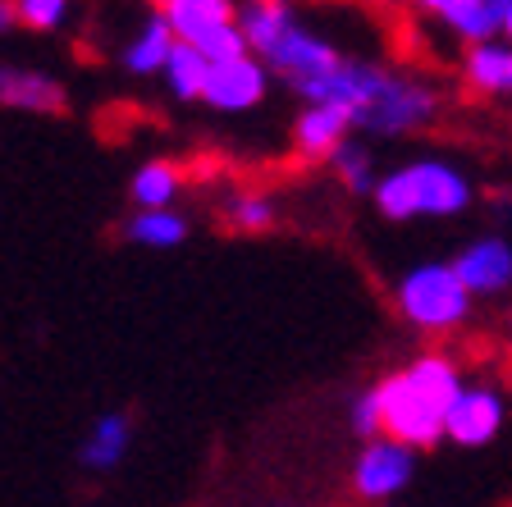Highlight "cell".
<instances>
[{"instance_id": "cell-4", "label": "cell", "mask_w": 512, "mask_h": 507, "mask_svg": "<svg viewBox=\"0 0 512 507\" xmlns=\"http://www.w3.org/2000/svg\"><path fill=\"white\" fill-rule=\"evenodd\" d=\"M156 10L165 14V23L183 46L202 51L211 64L252 55L243 28H238V5H229V0H165Z\"/></svg>"}, {"instance_id": "cell-1", "label": "cell", "mask_w": 512, "mask_h": 507, "mask_svg": "<svg viewBox=\"0 0 512 507\" xmlns=\"http://www.w3.org/2000/svg\"><path fill=\"white\" fill-rule=\"evenodd\" d=\"M375 211L384 220H458L476 201V183L467 179V169L453 165L444 156L407 160V165L380 174L375 183Z\"/></svg>"}, {"instance_id": "cell-16", "label": "cell", "mask_w": 512, "mask_h": 507, "mask_svg": "<svg viewBox=\"0 0 512 507\" xmlns=\"http://www.w3.org/2000/svg\"><path fill=\"white\" fill-rule=\"evenodd\" d=\"M174 46H179L174 28L165 23L160 10H151L147 19H142V28L133 32V42L124 46V69L128 74H165L174 60Z\"/></svg>"}, {"instance_id": "cell-3", "label": "cell", "mask_w": 512, "mask_h": 507, "mask_svg": "<svg viewBox=\"0 0 512 507\" xmlns=\"http://www.w3.org/2000/svg\"><path fill=\"white\" fill-rule=\"evenodd\" d=\"M398 316L416 329V334H453L471 320V302L476 297L462 288L453 261H421L403 270L394 284Z\"/></svg>"}, {"instance_id": "cell-6", "label": "cell", "mask_w": 512, "mask_h": 507, "mask_svg": "<svg viewBox=\"0 0 512 507\" xmlns=\"http://www.w3.org/2000/svg\"><path fill=\"white\" fill-rule=\"evenodd\" d=\"M348 60V55L339 51L334 42H325V37H316L311 28H302L298 19L284 28V37H279L275 46H270L266 55H261V64H266L275 78H284L288 87H302V83H316V78L334 74L339 64Z\"/></svg>"}, {"instance_id": "cell-20", "label": "cell", "mask_w": 512, "mask_h": 507, "mask_svg": "<svg viewBox=\"0 0 512 507\" xmlns=\"http://www.w3.org/2000/svg\"><path fill=\"white\" fill-rule=\"evenodd\" d=\"M165 83L179 101H202L206 96V83H211V60L202 51H192V46H174V60L165 69Z\"/></svg>"}, {"instance_id": "cell-5", "label": "cell", "mask_w": 512, "mask_h": 507, "mask_svg": "<svg viewBox=\"0 0 512 507\" xmlns=\"http://www.w3.org/2000/svg\"><path fill=\"white\" fill-rule=\"evenodd\" d=\"M375 398H380V416L389 439L407 444L412 453H426V448L444 444V407H435L407 370L384 375L375 384Z\"/></svg>"}, {"instance_id": "cell-8", "label": "cell", "mask_w": 512, "mask_h": 507, "mask_svg": "<svg viewBox=\"0 0 512 507\" xmlns=\"http://www.w3.org/2000/svg\"><path fill=\"white\" fill-rule=\"evenodd\" d=\"M416 476V453L389 434L362 444L357 462H352V489L366 498V503H384V498L403 494Z\"/></svg>"}, {"instance_id": "cell-27", "label": "cell", "mask_w": 512, "mask_h": 507, "mask_svg": "<svg viewBox=\"0 0 512 507\" xmlns=\"http://www.w3.org/2000/svg\"><path fill=\"white\" fill-rule=\"evenodd\" d=\"M508 329H512V307H508Z\"/></svg>"}, {"instance_id": "cell-9", "label": "cell", "mask_w": 512, "mask_h": 507, "mask_svg": "<svg viewBox=\"0 0 512 507\" xmlns=\"http://www.w3.org/2000/svg\"><path fill=\"white\" fill-rule=\"evenodd\" d=\"M462 288L471 297H503L512 293V243L503 233H480L453 256Z\"/></svg>"}, {"instance_id": "cell-22", "label": "cell", "mask_w": 512, "mask_h": 507, "mask_svg": "<svg viewBox=\"0 0 512 507\" xmlns=\"http://www.w3.org/2000/svg\"><path fill=\"white\" fill-rule=\"evenodd\" d=\"M229 220L243 233H270L279 224V211H275V201L261 197V192H243V197L229 206Z\"/></svg>"}, {"instance_id": "cell-12", "label": "cell", "mask_w": 512, "mask_h": 507, "mask_svg": "<svg viewBox=\"0 0 512 507\" xmlns=\"http://www.w3.org/2000/svg\"><path fill=\"white\" fill-rule=\"evenodd\" d=\"M0 106L32 110V115H60L69 106L64 87L42 69H19V64H0Z\"/></svg>"}, {"instance_id": "cell-25", "label": "cell", "mask_w": 512, "mask_h": 507, "mask_svg": "<svg viewBox=\"0 0 512 507\" xmlns=\"http://www.w3.org/2000/svg\"><path fill=\"white\" fill-rule=\"evenodd\" d=\"M19 28V0H0V32Z\"/></svg>"}, {"instance_id": "cell-7", "label": "cell", "mask_w": 512, "mask_h": 507, "mask_svg": "<svg viewBox=\"0 0 512 507\" xmlns=\"http://www.w3.org/2000/svg\"><path fill=\"white\" fill-rule=\"evenodd\" d=\"M508 425V398L485 380H467L444 416V439L458 448H490Z\"/></svg>"}, {"instance_id": "cell-14", "label": "cell", "mask_w": 512, "mask_h": 507, "mask_svg": "<svg viewBox=\"0 0 512 507\" xmlns=\"http://www.w3.org/2000/svg\"><path fill=\"white\" fill-rule=\"evenodd\" d=\"M128 448H133V421H128L124 412H106L92 421L83 448H78V462L101 476V471H115V466L124 462Z\"/></svg>"}, {"instance_id": "cell-18", "label": "cell", "mask_w": 512, "mask_h": 507, "mask_svg": "<svg viewBox=\"0 0 512 507\" xmlns=\"http://www.w3.org/2000/svg\"><path fill=\"white\" fill-rule=\"evenodd\" d=\"M179 165H170V160H147V165L133 174V201H138V211H170V201L179 197Z\"/></svg>"}, {"instance_id": "cell-26", "label": "cell", "mask_w": 512, "mask_h": 507, "mask_svg": "<svg viewBox=\"0 0 512 507\" xmlns=\"http://www.w3.org/2000/svg\"><path fill=\"white\" fill-rule=\"evenodd\" d=\"M503 42L512 46V0H503Z\"/></svg>"}, {"instance_id": "cell-28", "label": "cell", "mask_w": 512, "mask_h": 507, "mask_svg": "<svg viewBox=\"0 0 512 507\" xmlns=\"http://www.w3.org/2000/svg\"><path fill=\"white\" fill-rule=\"evenodd\" d=\"M508 96H512V92H508Z\"/></svg>"}, {"instance_id": "cell-13", "label": "cell", "mask_w": 512, "mask_h": 507, "mask_svg": "<svg viewBox=\"0 0 512 507\" xmlns=\"http://www.w3.org/2000/svg\"><path fill=\"white\" fill-rule=\"evenodd\" d=\"M352 138V115L339 106H302L293 124V142L307 160H330L343 142Z\"/></svg>"}, {"instance_id": "cell-15", "label": "cell", "mask_w": 512, "mask_h": 507, "mask_svg": "<svg viewBox=\"0 0 512 507\" xmlns=\"http://www.w3.org/2000/svg\"><path fill=\"white\" fill-rule=\"evenodd\" d=\"M462 83L480 96H508L512 92V46L503 42H480L462 51Z\"/></svg>"}, {"instance_id": "cell-17", "label": "cell", "mask_w": 512, "mask_h": 507, "mask_svg": "<svg viewBox=\"0 0 512 507\" xmlns=\"http://www.w3.org/2000/svg\"><path fill=\"white\" fill-rule=\"evenodd\" d=\"M288 23H293V10H288L284 0H252V5H238V28H243L247 51H252L256 60L284 37Z\"/></svg>"}, {"instance_id": "cell-19", "label": "cell", "mask_w": 512, "mask_h": 507, "mask_svg": "<svg viewBox=\"0 0 512 507\" xmlns=\"http://www.w3.org/2000/svg\"><path fill=\"white\" fill-rule=\"evenodd\" d=\"M124 238L138 247H156V252H170L188 238V220L179 211H138L124 224Z\"/></svg>"}, {"instance_id": "cell-23", "label": "cell", "mask_w": 512, "mask_h": 507, "mask_svg": "<svg viewBox=\"0 0 512 507\" xmlns=\"http://www.w3.org/2000/svg\"><path fill=\"white\" fill-rule=\"evenodd\" d=\"M348 421H352V434L357 439H380L384 434V416H380V398H375V389H366V393H357L352 398V412H348Z\"/></svg>"}, {"instance_id": "cell-10", "label": "cell", "mask_w": 512, "mask_h": 507, "mask_svg": "<svg viewBox=\"0 0 512 507\" xmlns=\"http://www.w3.org/2000/svg\"><path fill=\"white\" fill-rule=\"evenodd\" d=\"M266 87H270V69L256 55H243V60H224L211 64V83H206V106L211 110H252L266 101Z\"/></svg>"}, {"instance_id": "cell-21", "label": "cell", "mask_w": 512, "mask_h": 507, "mask_svg": "<svg viewBox=\"0 0 512 507\" xmlns=\"http://www.w3.org/2000/svg\"><path fill=\"white\" fill-rule=\"evenodd\" d=\"M330 169L343 179V188L348 192H375V156H371V147H366L362 138H348L339 151L330 156Z\"/></svg>"}, {"instance_id": "cell-2", "label": "cell", "mask_w": 512, "mask_h": 507, "mask_svg": "<svg viewBox=\"0 0 512 507\" xmlns=\"http://www.w3.org/2000/svg\"><path fill=\"white\" fill-rule=\"evenodd\" d=\"M439 115H444V92L435 83L394 74V69L380 64L362 96V106L352 110V128H362L371 138H412V133L435 128Z\"/></svg>"}, {"instance_id": "cell-11", "label": "cell", "mask_w": 512, "mask_h": 507, "mask_svg": "<svg viewBox=\"0 0 512 507\" xmlns=\"http://www.w3.org/2000/svg\"><path fill=\"white\" fill-rule=\"evenodd\" d=\"M426 14L444 32H453L462 46L503 37V0H435V5H426Z\"/></svg>"}, {"instance_id": "cell-24", "label": "cell", "mask_w": 512, "mask_h": 507, "mask_svg": "<svg viewBox=\"0 0 512 507\" xmlns=\"http://www.w3.org/2000/svg\"><path fill=\"white\" fill-rule=\"evenodd\" d=\"M69 14L64 0H19V28H32V32H55Z\"/></svg>"}]
</instances>
